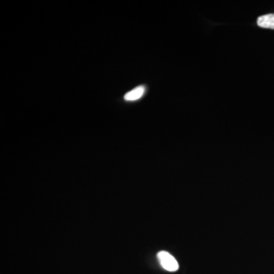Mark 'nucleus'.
I'll return each mask as SVG.
<instances>
[{"instance_id":"obj_1","label":"nucleus","mask_w":274,"mask_h":274,"mask_svg":"<svg viewBox=\"0 0 274 274\" xmlns=\"http://www.w3.org/2000/svg\"><path fill=\"white\" fill-rule=\"evenodd\" d=\"M158 259L161 266L166 271L175 272L179 270V263L172 254L167 251H162L158 252Z\"/></svg>"},{"instance_id":"obj_2","label":"nucleus","mask_w":274,"mask_h":274,"mask_svg":"<svg viewBox=\"0 0 274 274\" xmlns=\"http://www.w3.org/2000/svg\"><path fill=\"white\" fill-rule=\"evenodd\" d=\"M257 26L263 29H274V14L260 16L257 21Z\"/></svg>"},{"instance_id":"obj_3","label":"nucleus","mask_w":274,"mask_h":274,"mask_svg":"<svg viewBox=\"0 0 274 274\" xmlns=\"http://www.w3.org/2000/svg\"><path fill=\"white\" fill-rule=\"evenodd\" d=\"M144 92V86H138V87L135 88L134 90L126 93L124 95V99L127 101H136L143 97Z\"/></svg>"}]
</instances>
